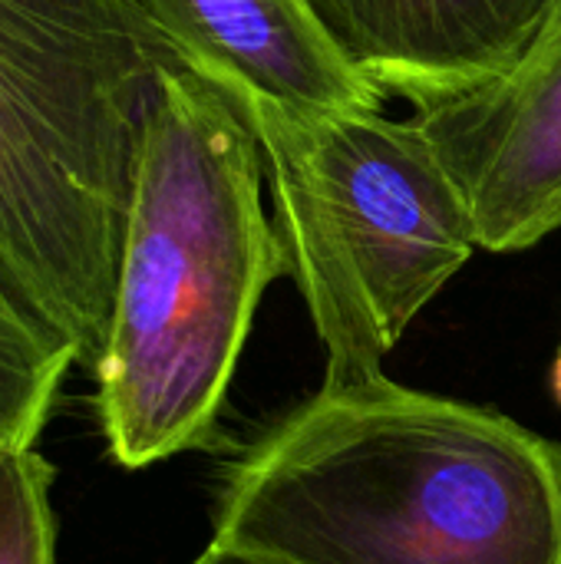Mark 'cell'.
Masks as SVG:
<instances>
[{
	"mask_svg": "<svg viewBox=\"0 0 561 564\" xmlns=\"http://www.w3.org/2000/svg\"><path fill=\"white\" fill-rule=\"evenodd\" d=\"M212 545L274 564H561V443L387 373L321 387L225 469Z\"/></svg>",
	"mask_w": 561,
	"mask_h": 564,
	"instance_id": "obj_1",
	"label": "cell"
},
{
	"mask_svg": "<svg viewBox=\"0 0 561 564\" xmlns=\"http://www.w3.org/2000/svg\"><path fill=\"white\" fill-rule=\"evenodd\" d=\"M261 145L205 76L165 66L142 126L99 420L126 469L215 443L228 383L284 251L265 212Z\"/></svg>",
	"mask_w": 561,
	"mask_h": 564,
	"instance_id": "obj_2",
	"label": "cell"
},
{
	"mask_svg": "<svg viewBox=\"0 0 561 564\" xmlns=\"http://www.w3.org/2000/svg\"><path fill=\"white\" fill-rule=\"evenodd\" d=\"M165 66L136 0H0V271L86 367L109 334Z\"/></svg>",
	"mask_w": 561,
	"mask_h": 564,
	"instance_id": "obj_3",
	"label": "cell"
},
{
	"mask_svg": "<svg viewBox=\"0 0 561 564\" xmlns=\"http://www.w3.org/2000/svg\"><path fill=\"white\" fill-rule=\"evenodd\" d=\"M222 93L261 145L284 274L327 354L321 387L384 377V357L479 248L460 185L413 119Z\"/></svg>",
	"mask_w": 561,
	"mask_h": 564,
	"instance_id": "obj_4",
	"label": "cell"
},
{
	"mask_svg": "<svg viewBox=\"0 0 561 564\" xmlns=\"http://www.w3.org/2000/svg\"><path fill=\"white\" fill-rule=\"evenodd\" d=\"M410 119L460 185L483 251H526L559 231L561 10L513 69Z\"/></svg>",
	"mask_w": 561,
	"mask_h": 564,
	"instance_id": "obj_5",
	"label": "cell"
},
{
	"mask_svg": "<svg viewBox=\"0 0 561 564\" xmlns=\"http://www.w3.org/2000/svg\"><path fill=\"white\" fill-rule=\"evenodd\" d=\"M334 46L413 109L513 69L561 0H308Z\"/></svg>",
	"mask_w": 561,
	"mask_h": 564,
	"instance_id": "obj_6",
	"label": "cell"
},
{
	"mask_svg": "<svg viewBox=\"0 0 561 564\" xmlns=\"http://www.w3.org/2000/svg\"><path fill=\"white\" fill-rule=\"evenodd\" d=\"M175 66L278 102L384 109L308 0H136Z\"/></svg>",
	"mask_w": 561,
	"mask_h": 564,
	"instance_id": "obj_7",
	"label": "cell"
},
{
	"mask_svg": "<svg viewBox=\"0 0 561 564\" xmlns=\"http://www.w3.org/2000/svg\"><path fill=\"white\" fill-rule=\"evenodd\" d=\"M73 364V347L17 297L0 271V433L10 443L33 449Z\"/></svg>",
	"mask_w": 561,
	"mask_h": 564,
	"instance_id": "obj_8",
	"label": "cell"
},
{
	"mask_svg": "<svg viewBox=\"0 0 561 564\" xmlns=\"http://www.w3.org/2000/svg\"><path fill=\"white\" fill-rule=\"evenodd\" d=\"M53 466L17 453L0 473V564H56V519L50 506Z\"/></svg>",
	"mask_w": 561,
	"mask_h": 564,
	"instance_id": "obj_9",
	"label": "cell"
},
{
	"mask_svg": "<svg viewBox=\"0 0 561 564\" xmlns=\"http://www.w3.org/2000/svg\"><path fill=\"white\" fill-rule=\"evenodd\" d=\"M192 564H274V562H265V558H255V555H245V552H235V549L208 545V552H205V555H198Z\"/></svg>",
	"mask_w": 561,
	"mask_h": 564,
	"instance_id": "obj_10",
	"label": "cell"
},
{
	"mask_svg": "<svg viewBox=\"0 0 561 564\" xmlns=\"http://www.w3.org/2000/svg\"><path fill=\"white\" fill-rule=\"evenodd\" d=\"M549 387H552V397H555V403L561 406V344H559V354H555V360H552V377H549Z\"/></svg>",
	"mask_w": 561,
	"mask_h": 564,
	"instance_id": "obj_11",
	"label": "cell"
},
{
	"mask_svg": "<svg viewBox=\"0 0 561 564\" xmlns=\"http://www.w3.org/2000/svg\"><path fill=\"white\" fill-rule=\"evenodd\" d=\"M17 453H26V449H20L17 443H10V440L0 433V473H3V463H7L10 456H17Z\"/></svg>",
	"mask_w": 561,
	"mask_h": 564,
	"instance_id": "obj_12",
	"label": "cell"
}]
</instances>
